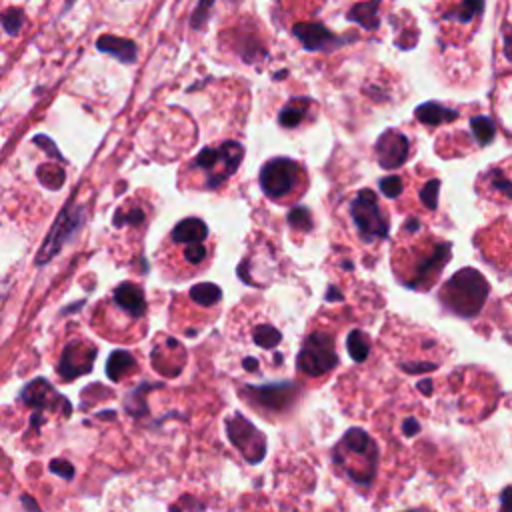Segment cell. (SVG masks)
<instances>
[{
    "label": "cell",
    "mask_w": 512,
    "mask_h": 512,
    "mask_svg": "<svg viewBox=\"0 0 512 512\" xmlns=\"http://www.w3.org/2000/svg\"><path fill=\"white\" fill-rule=\"evenodd\" d=\"M184 260L192 266V268H198L200 264H204L208 260V248L206 244L200 240V242H186V248H184Z\"/></svg>",
    "instance_id": "26"
},
{
    "label": "cell",
    "mask_w": 512,
    "mask_h": 512,
    "mask_svg": "<svg viewBox=\"0 0 512 512\" xmlns=\"http://www.w3.org/2000/svg\"><path fill=\"white\" fill-rule=\"evenodd\" d=\"M292 32L300 40V44L310 52L332 50V48L348 42V38L336 36L330 28H326L320 22H298V24H294Z\"/></svg>",
    "instance_id": "10"
},
{
    "label": "cell",
    "mask_w": 512,
    "mask_h": 512,
    "mask_svg": "<svg viewBox=\"0 0 512 512\" xmlns=\"http://www.w3.org/2000/svg\"><path fill=\"white\" fill-rule=\"evenodd\" d=\"M418 388H420L424 394H430V390H432V388H430V380H422Z\"/></svg>",
    "instance_id": "35"
},
{
    "label": "cell",
    "mask_w": 512,
    "mask_h": 512,
    "mask_svg": "<svg viewBox=\"0 0 512 512\" xmlns=\"http://www.w3.org/2000/svg\"><path fill=\"white\" fill-rule=\"evenodd\" d=\"M252 340L256 346L264 348V350H270L274 346H278V342L282 340V334L278 328H274L272 324H258L254 330H252Z\"/></svg>",
    "instance_id": "22"
},
{
    "label": "cell",
    "mask_w": 512,
    "mask_h": 512,
    "mask_svg": "<svg viewBox=\"0 0 512 512\" xmlns=\"http://www.w3.org/2000/svg\"><path fill=\"white\" fill-rule=\"evenodd\" d=\"M114 226H136L146 228V208L142 204L138 206H122L114 216Z\"/></svg>",
    "instance_id": "20"
},
{
    "label": "cell",
    "mask_w": 512,
    "mask_h": 512,
    "mask_svg": "<svg viewBox=\"0 0 512 512\" xmlns=\"http://www.w3.org/2000/svg\"><path fill=\"white\" fill-rule=\"evenodd\" d=\"M296 364H298L300 372H304L312 378L332 370L338 364V356L334 352V338L324 332L310 334L302 342Z\"/></svg>",
    "instance_id": "4"
},
{
    "label": "cell",
    "mask_w": 512,
    "mask_h": 512,
    "mask_svg": "<svg viewBox=\"0 0 512 512\" xmlns=\"http://www.w3.org/2000/svg\"><path fill=\"white\" fill-rule=\"evenodd\" d=\"M94 356H96V350L88 342H82V340L70 342L60 356V364H58L60 376L64 380H72L80 374L90 372Z\"/></svg>",
    "instance_id": "9"
},
{
    "label": "cell",
    "mask_w": 512,
    "mask_h": 512,
    "mask_svg": "<svg viewBox=\"0 0 512 512\" xmlns=\"http://www.w3.org/2000/svg\"><path fill=\"white\" fill-rule=\"evenodd\" d=\"M410 152V144L408 138L396 130H388L380 136L378 144H376V154H378V162L384 168H396L400 166Z\"/></svg>",
    "instance_id": "11"
},
{
    "label": "cell",
    "mask_w": 512,
    "mask_h": 512,
    "mask_svg": "<svg viewBox=\"0 0 512 512\" xmlns=\"http://www.w3.org/2000/svg\"><path fill=\"white\" fill-rule=\"evenodd\" d=\"M416 118L422 122V124H430V126H438V124H444V122H452L458 118V112L452 110V108H446L438 102H424L420 104L416 110H414Z\"/></svg>",
    "instance_id": "16"
},
{
    "label": "cell",
    "mask_w": 512,
    "mask_h": 512,
    "mask_svg": "<svg viewBox=\"0 0 512 512\" xmlns=\"http://www.w3.org/2000/svg\"><path fill=\"white\" fill-rule=\"evenodd\" d=\"M482 8H484V0H464L452 12H448L446 18L458 20L460 24H466V22L474 20L482 12Z\"/></svg>",
    "instance_id": "23"
},
{
    "label": "cell",
    "mask_w": 512,
    "mask_h": 512,
    "mask_svg": "<svg viewBox=\"0 0 512 512\" xmlns=\"http://www.w3.org/2000/svg\"><path fill=\"white\" fill-rule=\"evenodd\" d=\"M50 470H52L54 474L66 478V480H70V478L74 476L72 464H68V462H64V460H52V462H50Z\"/></svg>",
    "instance_id": "32"
},
{
    "label": "cell",
    "mask_w": 512,
    "mask_h": 512,
    "mask_svg": "<svg viewBox=\"0 0 512 512\" xmlns=\"http://www.w3.org/2000/svg\"><path fill=\"white\" fill-rule=\"evenodd\" d=\"M114 304L128 314V318L132 320H140L146 312V298L140 286L132 284V282H122L118 284V288L114 290Z\"/></svg>",
    "instance_id": "12"
},
{
    "label": "cell",
    "mask_w": 512,
    "mask_h": 512,
    "mask_svg": "<svg viewBox=\"0 0 512 512\" xmlns=\"http://www.w3.org/2000/svg\"><path fill=\"white\" fill-rule=\"evenodd\" d=\"M0 22H2V26H4V30L8 34H18V30L24 24V14L20 10H16V8H12V10H8V12H4L0 16Z\"/></svg>",
    "instance_id": "28"
},
{
    "label": "cell",
    "mask_w": 512,
    "mask_h": 512,
    "mask_svg": "<svg viewBox=\"0 0 512 512\" xmlns=\"http://www.w3.org/2000/svg\"><path fill=\"white\" fill-rule=\"evenodd\" d=\"M438 188H440V180H428L420 192V200L426 204L428 210H434L436 208V202H438Z\"/></svg>",
    "instance_id": "29"
},
{
    "label": "cell",
    "mask_w": 512,
    "mask_h": 512,
    "mask_svg": "<svg viewBox=\"0 0 512 512\" xmlns=\"http://www.w3.org/2000/svg\"><path fill=\"white\" fill-rule=\"evenodd\" d=\"M96 48L104 54L114 56L116 60L124 62V64H132L136 62L138 56V46L128 40V38H120V36H112V34H104L96 40Z\"/></svg>",
    "instance_id": "14"
},
{
    "label": "cell",
    "mask_w": 512,
    "mask_h": 512,
    "mask_svg": "<svg viewBox=\"0 0 512 512\" xmlns=\"http://www.w3.org/2000/svg\"><path fill=\"white\" fill-rule=\"evenodd\" d=\"M346 346H348V354H350L356 362L366 360V356H368V352H370V340H368V336H366L364 332H360V330L350 332Z\"/></svg>",
    "instance_id": "24"
},
{
    "label": "cell",
    "mask_w": 512,
    "mask_h": 512,
    "mask_svg": "<svg viewBox=\"0 0 512 512\" xmlns=\"http://www.w3.org/2000/svg\"><path fill=\"white\" fill-rule=\"evenodd\" d=\"M84 220V212H82V206H66L60 216L56 218L52 230L48 232L44 244L40 246L38 250V256H36V264H46L48 260H52L60 250L62 246L66 244V240L80 228Z\"/></svg>",
    "instance_id": "6"
},
{
    "label": "cell",
    "mask_w": 512,
    "mask_h": 512,
    "mask_svg": "<svg viewBox=\"0 0 512 512\" xmlns=\"http://www.w3.org/2000/svg\"><path fill=\"white\" fill-rule=\"evenodd\" d=\"M304 184V170L292 158L268 160L260 170V186L268 198L282 200Z\"/></svg>",
    "instance_id": "3"
},
{
    "label": "cell",
    "mask_w": 512,
    "mask_h": 512,
    "mask_svg": "<svg viewBox=\"0 0 512 512\" xmlns=\"http://www.w3.org/2000/svg\"><path fill=\"white\" fill-rule=\"evenodd\" d=\"M470 128H472V134H474L478 144L492 142L496 128H494V122L488 116H474L472 122H470Z\"/></svg>",
    "instance_id": "25"
},
{
    "label": "cell",
    "mask_w": 512,
    "mask_h": 512,
    "mask_svg": "<svg viewBox=\"0 0 512 512\" xmlns=\"http://www.w3.org/2000/svg\"><path fill=\"white\" fill-rule=\"evenodd\" d=\"M136 368V360L130 352L126 350H116L110 354L108 362H106V372H108V378H112L114 382L122 380L126 374H130L132 370Z\"/></svg>",
    "instance_id": "18"
},
{
    "label": "cell",
    "mask_w": 512,
    "mask_h": 512,
    "mask_svg": "<svg viewBox=\"0 0 512 512\" xmlns=\"http://www.w3.org/2000/svg\"><path fill=\"white\" fill-rule=\"evenodd\" d=\"M308 104H310V102L304 100V98H294V100H290V102L280 110L278 122H280L282 126H286V128H294V126L302 124V120H304V116H306V106H308Z\"/></svg>",
    "instance_id": "19"
},
{
    "label": "cell",
    "mask_w": 512,
    "mask_h": 512,
    "mask_svg": "<svg viewBox=\"0 0 512 512\" xmlns=\"http://www.w3.org/2000/svg\"><path fill=\"white\" fill-rule=\"evenodd\" d=\"M378 6H380V0H370V2H358L350 8L348 12V20L360 24L362 28L366 30H376L378 24H380V18H378Z\"/></svg>",
    "instance_id": "17"
},
{
    "label": "cell",
    "mask_w": 512,
    "mask_h": 512,
    "mask_svg": "<svg viewBox=\"0 0 512 512\" xmlns=\"http://www.w3.org/2000/svg\"><path fill=\"white\" fill-rule=\"evenodd\" d=\"M246 392L252 394V400H256V404L266 406L268 410H282L292 398V386L288 382L270 386H248Z\"/></svg>",
    "instance_id": "13"
},
{
    "label": "cell",
    "mask_w": 512,
    "mask_h": 512,
    "mask_svg": "<svg viewBox=\"0 0 512 512\" xmlns=\"http://www.w3.org/2000/svg\"><path fill=\"white\" fill-rule=\"evenodd\" d=\"M72 2H74V0H68V2H66V8H70V6H72Z\"/></svg>",
    "instance_id": "37"
},
{
    "label": "cell",
    "mask_w": 512,
    "mask_h": 512,
    "mask_svg": "<svg viewBox=\"0 0 512 512\" xmlns=\"http://www.w3.org/2000/svg\"><path fill=\"white\" fill-rule=\"evenodd\" d=\"M6 290H8V288H6V284H4V282H0V302H2V300H4V296H6Z\"/></svg>",
    "instance_id": "36"
},
{
    "label": "cell",
    "mask_w": 512,
    "mask_h": 512,
    "mask_svg": "<svg viewBox=\"0 0 512 512\" xmlns=\"http://www.w3.org/2000/svg\"><path fill=\"white\" fill-rule=\"evenodd\" d=\"M352 220L364 240L386 238L388 234V220L378 206V198L372 190H360L350 206Z\"/></svg>",
    "instance_id": "5"
},
{
    "label": "cell",
    "mask_w": 512,
    "mask_h": 512,
    "mask_svg": "<svg viewBox=\"0 0 512 512\" xmlns=\"http://www.w3.org/2000/svg\"><path fill=\"white\" fill-rule=\"evenodd\" d=\"M214 2H216V0H198L196 10L192 12V18H190V26H192V28H196V30L204 28V24L208 22L210 12H212V8H214Z\"/></svg>",
    "instance_id": "27"
},
{
    "label": "cell",
    "mask_w": 512,
    "mask_h": 512,
    "mask_svg": "<svg viewBox=\"0 0 512 512\" xmlns=\"http://www.w3.org/2000/svg\"><path fill=\"white\" fill-rule=\"evenodd\" d=\"M488 296L486 278L474 268L458 270L442 288V300L460 316H474Z\"/></svg>",
    "instance_id": "1"
},
{
    "label": "cell",
    "mask_w": 512,
    "mask_h": 512,
    "mask_svg": "<svg viewBox=\"0 0 512 512\" xmlns=\"http://www.w3.org/2000/svg\"><path fill=\"white\" fill-rule=\"evenodd\" d=\"M288 224H292L294 228H302V230H310L312 228V216L306 208H294L288 214Z\"/></svg>",
    "instance_id": "30"
},
{
    "label": "cell",
    "mask_w": 512,
    "mask_h": 512,
    "mask_svg": "<svg viewBox=\"0 0 512 512\" xmlns=\"http://www.w3.org/2000/svg\"><path fill=\"white\" fill-rule=\"evenodd\" d=\"M378 186H380L382 194H386L388 198H396V196L402 192V180H400L398 176H388V178H382Z\"/></svg>",
    "instance_id": "31"
},
{
    "label": "cell",
    "mask_w": 512,
    "mask_h": 512,
    "mask_svg": "<svg viewBox=\"0 0 512 512\" xmlns=\"http://www.w3.org/2000/svg\"><path fill=\"white\" fill-rule=\"evenodd\" d=\"M404 432H406L408 436H412L414 432H418V422H416V420H406V422H404Z\"/></svg>",
    "instance_id": "34"
},
{
    "label": "cell",
    "mask_w": 512,
    "mask_h": 512,
    "mask_svg": "<svg viewBox=\"0 0 512 512\" xmlns=\"http://www.w3.org/2000/svg\"><path fill=\"white\" fill-rule=\"evenodd\" d=\"M206 238H208V228L200 218H184L174 226L168 240H172L174 244H186V242H200Z\"/></svg>",
    "instance_id": "15"
},
{
    "label": "cell",
    "mask_w": 512,
    "mask_h": 512,
    "mask_svg": "<svg viewBox=\"0 0 512 512\" xmlns=\"http://www.w3.org/2000/svg\"><path fill=\"white\" fill-rule=\"evenodd\" d=\"M20 398H22V402H24L26 406H30V408L34 410V420H36L38 416H42L46 410L54 412V410L62 408L66 414L70 412V404L66 402V398L60 396V394L50 386V382L44 380V378H36V380H32L30 384H26V388H24L22 394H20Z\"/></svg>",
    "instance_id": "8"
},
{
    "label": "cell",
    "mask_w": 512,
    "mask_h": 512,
    "mask_svg": "<svg viewBox=\"0 0 512 512\" xmlns=\"http://www.w3.org/2000/svg\"><path fill=\"white\" fill-rule=\"evenodd\" d=\"M34 142H38V146H42L46 152H50V156L52 158H56V160H62V156H60V152L52 146V140H48L46 136H36L34 138Z\"/></svg>",
    "instance_id": "33"
},
{
    "label": "cell",
    "mask_w": 512,
    "mask_h": 512,
    "mask_svg": "<svg viewBox=\"0 0 512 512\" xmlns=\"http://www.w3.org/2000/svg\"><path fill=\"white\" fill-rule=\"evenodd\" d=\"M242 144L238 142H224L218 148H204L192 160V168L200 170L206 176L208 188H218L228 176L236 172L242 160Z\"/></svg>",
    "instance_id": "2"
},
{
    "label": "cell",
    "mask_w": 512,
    "mask_h": 512,
    "mask_svg": "<svg viewBox=\"0 0 512 512\" xmlns=\"http://www.w3.org/2000/svg\"><path fill=\"white\" fill-rule=\"evenodd\" d=\"M230 442L242 450L244 458L252 464L260 462L266 454V438L260 430H256L246 418L234 416L226 422Z\"/></svg>",
    "instance_id": "7"
},
{
    "label": "cell",
    "mask_w": 512,
    "mask_h": 512,
    "mask_svg": "<svg viewBox=\"0 0 512 512\" xmlns=\"http://www.w3.org/2000/svg\"><path fill=\"white\" fill-rule=\"evenodd\" d=\"M190 298H192L196 304H200V306H214V304H218V302H220L222 292H220V288H218L216 284H208V282H204V284H196V286H192V290H190Z\"/></svg>",
    "instance_id": "21"
}]
</instances>
